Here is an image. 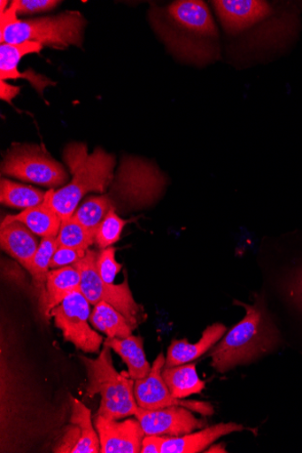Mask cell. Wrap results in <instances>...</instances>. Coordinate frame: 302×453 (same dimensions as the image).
I'll return each instance as SVG.
<instances>
[{"mask_svg": "<svg viewBox=\"0 0 302 453\" xmlns=\"http://www.w3.org/2000/svg\"><path fill=\"white\" fill-rule=\"evenodd\" d=\"M150 19L169 51L180 59L201 65L219 56V29L205 3L181 0L156 7Z\"/></svg>", "mask_w": 302, "mask_h": 453, "instance_id": "6da1fadb", "label": "cell"}, {"mask_svg": "<svg viewBox=\"0 0 302 453\" xmlns=\"http://www.w3.org/2000/svg\"><path fill=\"white\" fill-rule=\"evenodd\" d=\"M234 304L243 307L245 316L209 354L211 365L221 374L272 354L283 343V334L264 295H257L253 304L236 300Z\"/></svg>", "mask_w": 302, "mask_h": 453, "instance_id": "7a4b0ae2", "label": "cell"}, {"mask_svg": "<svg viewBox=\"0 0 302 453\" xmlns=\"http://www.w3.org/2000/svg\"><path fill=\"white\" fill-rule=\"evenodd\" d=\"M73 179L70 183L55 191L47 192L51 207L62 222L67 221L77 210L78 203L89 192L106 191L113 180L115 157L97 148L89 154L83 144L69 145L64 155Z\"/></svg>", "mask_w": 302, "mask_h": 453, "instance_id": "3957f363", "label": "cell"}, {"mask_svg": "<svg viewBox=\"0 0 302 453\" xmlns=\"http://www.w3.org/2000/svg\"><path fill=\"white\" fill-rule=\"evenodd\" d=\"M85 26L86 20L78 12L20 20L10 6L0 14V42L18 45L30 41L58 50L71 46L81 48Z\"/></svg>", "mask_w": 302, "mask_h": 453, "instance_id": "277c9868", "label": "cell"}, {"mask_svg": "<svg viewBox=\"0 0 302 453\" xmlns=\"http://www.w3.org/2000/svg\"><path fill=\"white\" fill-rule=\"evenodd\" d=\"M111 349L104 346L97 358L81 356L80 359L88 373V395L101 396L97 415L112 420H120L136 416L139 405L135 395L136 381L117 372Z\"/></svg>", "mask_w": 302, "mask_h": 453, "instance_id": "5b68a950", "label": "cell"}, {"mask_svg": "<svg viewBox=\"0 0 302 453\" xmlns=\"http://www.w3.org/2000/svg\"><path fill=\"white\" fill-rule=\"evenodd\" d=\"M98 254L89 250L74 265L81 274L80 292L93 306L101 302L112 305L135 331L146 319L144 307L135 300L127 276L120 284H109L102 280L97 265Z\"/></svg>", "mask_w": 302, "mask_h": 453, "instance_id": "8992f818", "label": "cell"}, {"mask_svg": "<svg viewBox=\"0 0 302 453\" xmlns=\"http://www.w3.org/2000/svg\"><path fill=\"white\" fill-rule=\"evenodd\" d=\"M4 175L51 188L65 186L68 174L63 165L45 149L34 144H15L3 162Z\"/></svg>", "mask_w": 302, "mask_h": 453, "instance_id": "52a82bcc", "label": "cell"}, {"mask_svg": "<svg viewBox=\"0 0 302 453\" xmlns=\"http://www.w3.org/2000/svg\"><path fill=\"white\" fill-rule=\"evenodd\" d=\"M91 304L81 292L74 293L51 311L65 342L84 353L100 352L105 340L89 326Z\"/></svg>", "mask_w": 302, "mask_h": 453, "instance_id": "ba28073f", "label": "cell"}, {"mask_svg": "<svg viewBox=\"0 0 302 453\" xmlns=\"http://www.w3.org/2000/svg\"><path fill=\"white\" fill-rule=\"evenodd\" d=\"M165 362L166 357L161 352L152 363L149 375L144 379L136 380L135 395L139 407L159 409L177 405L196 411L204 417L213 416L214 409L210 403L186 401L175 398L171 395L161 375Z\"/></svg>", "mask_w": 302, "mask_h": 453, "instance_id": "9c48e42d", "label": "cell"}, {"mask_svg": "<svg viewBox=\"0 0 302 453\" xmlns=\"http://www.w3.org/2000/svg\"><path fill=\"white\" fill-rule=\"evenodd\" d=\"M136 418L145 435L180 437L205 426V421L197 418L190 409L177 405L159 409L139 407Z\"/></svg>", "mask_w": 302, "mask_h": 453, "instance_id": "30bf717a", "label": "cell"}, {"mask_svg": "<svg viewBox=\"0 0 302 453\" xmlns=\"http://www.w3.org/2000/svg\"><path fill=\"white\" fill-rule=\"evenodd\" d=\"M213 5L223 28L233 37H241L273 14L267 3L258 0H218Z\"/></svg>", "mask_w": 302, "mask_h": 453, "instance_id": "8fae6325", "label": "cell"}, {"mask_svg": "<svg viewBox=\"0 0 302 453\" xmlns=\"http://www.w3.org/2000/svg\"><path fill=\"white\" fill-rule=\"evenodd\" d=\"M95 426L100 438V453L141 452L146 435L137 418L118 422L97 415Z\"/></svg>", "mask_w": 302, "mask_h": 453, "instance_id": "7c38bea8", "label": "cell"}, {"mask_svg": "<svg viewBox=\"0 0 302 453\" xmlns=\"http://www.w3.org/2000/svg\"><path fill=\"white\" fill-rule=\"evenodd\" d=\"M0 244L4 251L30 273L40 242L27 226L19 221H3L0 226Z\"/></svg>", "mask_w": 302, "mask_h": 453, "instance_id": "4fadbf2b", "label": "cell"}, {"mask_svg": "<svg viewBox=\"0 0 302 453\" xmlns=\"http://www.w3.org/2000/svg\"><path fill=\"white\" fill-rule=\"evenodd\" d=\"M228 327L222 323L207 326L201 339L194 344L188 340L172 341L167 349L165 367H172L192 362L217 345L226 335Z\"/></svg>", "mask_w": 302, "mask_h": 453, "instance_id": "5bb4252c", "label": "cell"}, {"mask_svg": "<svg viewBox=\"0 0 302 453\" xmlns=\"http://www.w3.org/2000/svg\"><path fill=\"white\" fill-rule=\"evenodd\" d=\"M245 428L236 423L219 424L197 433H190L180 437H165L161 453H197L210 447L222 436L242 432Z\"/></svg>", "mask_w": 302, "mask_h": 453, "instance_id": "9a60e30c", "label": "cell"}, {"mask_svg": "<svg viewBox=\"0 0 302 453\" xmlns=\"http://www.w3.org/2000/svg\"><path fill=\"white\" fill-rule=\"evenodd\" d=\"M57 237L42 238L29 273L32 278V296L37 303L41 316L46 319L48 307L47 281L50 262L58 247Z\"/></svg>", "mask_w": 302, "mask_h": 453, "instance_id": "2e32d148", "label": "cell"}, {"mask_svg": "<svg viewBox=\"0 0 302 453\" xmlns=\"http://www.w3.org/2000/svg\"><path fill=\"white\" fill-rule=\"evenodd\" d=\"M104 346L114 350L127 365L128 378L136 380L146 378L151 372V365L146 358L144 341L141 336H128L123 339L108 338Z\"/></svg>", "mask_w": 302, "mask_h": 453, "instance_id": "e0dca14e", "label": "cell"}, {"mask_svg": "<svg viewBox=\"0 0 302 453\" xmlns=\"http://www.w3.org/2000/svg\"><path fill=\"white\" fill-rule=\"evenodd\" d=\"M19 221L27 226L35 235L42 238L58 236L62 220L51 207L46 194L44 202L36 207L25 210L15 216H8L4 222Z\"/></svg>", "mask_w": 302, "mask_h": 453, "instance_id": "ac0fdd59", "label": "cell"}, {"mask_svg": "<svg viewBox=\"0 0 302 453\" xmlns=\"http://www.w3.org/2000/svg\"><path fill=\"white\" fill-rule=\"evenodd\" d=\"M80 285L81 274L74 265L50 271L47 281V319L51 317V311L66 297L80 292Z\"/></svg>", "mask_w": 302, "mask_h": 453, "instance_id": "d6986e66", "label": "cell"}, {"mask_svg": "<svg viewBox=\"0 0 302 453\" xmlns=\"http://www.w3.org/2000/svg\"><path fill=\"white\" fill-rule=\"evenodd\" d=\"M161 375L171 395L178 399L200 394L205 388V382L198 378L196 364L164 366Z\"/></svg>", "mask_w": 302, "mask_h": 453, "instance_id": "ffe728a7", "label": "cell"}, {"mask_svg": "<svg viewBox=\"0 0 302 453\" xmlns=\"http://www.w3.org/2000/svg\"><path fill=\"white\" fill-rule=\"evenodd\" d=\"M290 264L279 275L277 289L287 308L302 320V256Z\"/></svg>", "mask_w": 302, "mask_h": 453, "instance_id": "44dd1931", "label": "cell"}, {"mask_svg": "<svg viewBox=\"0 0 302 453\" xmlns=\"http://www.w3.org/2000/svg\"><path fill=\"white\" fill-rule=\"evenodd\" d=\"M70 423L76 425L81 433V439L73 453H98L101 443L99 434L93 426L92 411L80 400L70 395Z\"/></svg>", "mask_w": 302, "mask_h": 453, "instance_id": "7402d4cb", "label": "cell"}, {"mask_svg": "<svg viewBox=\"0 0 302 453\" xmlns=\"http://www.w3.org/2000/svg\"><path fill=\"white\" fill-rule=\"evenodd\" d=\"M89 322L108 338L123 339L133 335L134 329L127 319L105 302L94 306Z\"/></svg>", "mask_w": 302, "mask_h": 453, "instance_id": "603a6c76", "label": "cell"}, {"mask_svg": "<svg viewBox=\"0 0 302 453\" xmlns=\"http://www.w3.org/2000/svg\"><path fill=\"white\" fill-rule=\"evenodd\" d=\"M111 194L85 199L73 215V219L96 235L97 229L112 210H116Z\"/></svg>", "mask_w": 302, "mask_h": 453, "instance_id": "cb8c5ba5", "label": "cell"}, {"mask_svg": "<svg viewBox=\"0 0 302 453\" xmlns=\"http://www.w3.org/2000/svg\"><path fill=\"white\" fill-rule=\"evenodd\" d=\"M46 194L29 186L3 178L0 182V201L15 209H30L44 202Z\"/></svg>", "mask_w": 302, "mask_h": 453, "instance_id": "d4e9b609", "label": "cell"}, {"mask_svg": "<svg viewBox=\"0 0 302 453\" xmlns=\"http://www.w3.org/2000/svg\"><path fill=\"white\" fill-rule=\"evenodd\" d=\"M44 49L37 42H24L18 45L3 44L0 46V81L12 79L19 71L18 65L23 57L29 54H38Z\"/></svg>", "mask_w": 302, "mask_h": 453, "instance_id": "484cf974", "label": "cell"}, {"mask_svg": "<svg viewBox=\"0 0 302 453\" xmlns=\"http://www.w3.org/2000/svg\"><path fill=\"white\" fill-rule=\"evenodd\" d=\"M57 241L58 246L88 251L96 242V235L71 218L62 222Z\"/></svg>", "mask_w": 302, "mask_h": 453, "instance_id": "4316f807", "label": "cell"}, {"mask_svg": "<svg viewBox=\"0 0 302 453\" xmlns=\"http://www.w3.org/2000/svg\"><path fill=\"white\" fill-rule=\"evenodd\" d=\"M127 223L128 221L120 219L116 214V210H112L101 223L96 234V242L99 249L106 250L117 242Z\"/></svg>", "mask_w": 302, "mask_h": 453, "instance_id": "83f0119b", "label": "cell"}, {"mask_svg": "<svg viewBox=\"0 0 302 453\" xmlns=\"http://www.w3.org/2000/svg\"><path fill=\"white\" fill-rule=\"evenodd\" d=\"M116 250L113 247L102 250L97 257V270L102 280L113 284L116 275L120 272L122 265L116 261Z\"/></svg>", "mask_w": 302, "mask_h": 453, "instance_id": "f1b7e54d", "label": "cell"}, {"mask_svg": "<svg viewBox=\"0 0 302 453\" xmlns=\"http://www.w3.org/2000/svg\"><path fill=\"white\" fill-rule=\"evenodd\" d=\"M59 4L61 2L56 0H14L11 7L16 10L18 15H28L50 12Z\"/></svg>", "mask_w": 302, "mask_h": 453, "instance_id": "f546056e", "label": "cell"}, {"mask_svg": "<svg viewBox=\"0 0 302 453\" xmlns=\"http://www.w3.org/2000/svg\"><path fill=\"white\" fill-rule=\"evenodd\" d=\"M20 264L6 260L3 262V274L5 280L19 288V289L31 293L32 284L27 279L26 273L20 267Z\"/></svg>", "mask_w": 302, "mask_h": 453, "instance_id": "4dcf8cb0", "label": "cell"}, {"mask_svg": "<svg viewBox=\"0 0 302 453\" xmlns=\"http://www.w3.org/2000/svg\"><path fill=\"white\" fill-rule=\"evenodd\" d=\"M85 250L69 249V247L58 246L50 262V269H58L74 265L80 262L86 255Z\"/></svg>", "mask_w": 302, "mask_h": 453, "instance_id": "1f68e13d", "label": "cell"}, {"mask_svg": "<svg viewBox=\"0 0 302 453\" xmlns=\"http://www.w3.org/2000/svg\"><path fill=\"white\" fill-rule=\"evenodd\" d=\"M81 430L74 424H71L64 428V431L57 441L53 452L55 453H73V450L78 444L81 439Z\"/></svg>", "mask_w": 302, "mask_h": 453, "instance_id": "d6a6232c", "label": "cell"}, {"mask_svg": "<svg viewBox=\"0 0 302 453\" xmlns=\"http://www.w3.org/2000/svg\"><path fill=\"white\" fill-rule=\"evenodd\" d=\"M165 440L163 436L146 435L142 444V453H161L162 443Z\"/></svg>", "mask_w": 302, "mask_h": 453, "instance_id": "836d02e7", "label": "cell"}, {"mask_svg": "<svg viewBox=\"0 0 302 453\" xmlns=\"http://www.w3.org/2000/svg\"><path fill=\"white\" fill-rule=\"evenodd\" d=\"M21 88L10 85L6 81H0V99L12 104V100L20 93Z\"/></svg>", "mask_w": 302, "mask_h": 453, "instance_id": "e575fe53", "label": "cell"}, {"mask_svg": "<svg viewBox=\"0 0 302 453\" xmlns=\"http://www.w3.org/2000/svg\"><path fill=\"white\" fill-rule=\"evenodd\" d=\"M205 452H208V453H227L228 450L225 447V444L224 443H220V444H213V445H211L210 448H208L206 449V451Z\"/></svg>", "mask_w": 302, "mask_h": 453, "instance_id": "d590c367", "label": "cell"}, {"mask_svg": "<svg viewBox=\"0 0 302 453\" xmlns=\"http://www.w3.org/2000/svg\"><path fill=\"white\" fill-rule=\"evenodd\" d=\"M9 4V2H4V0H3V2H0V14L5 12L8 9H7V6Z\"/></svg>", "mask_w": 302, "mask_h": 453, "instance_id": "8d00e7d4", "label": "cell"}]
</instances>
